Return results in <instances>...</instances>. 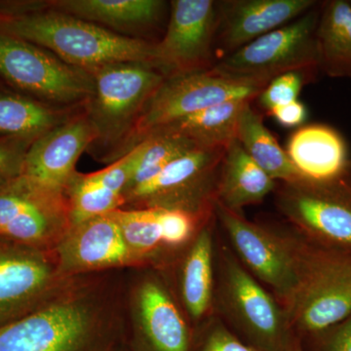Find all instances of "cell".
Wrapping results in <instances>:
<instances>
[{
	"label": "cell",
	"instance_id": "obj_8",
	"mask_svg": "<svg viewBox=\"0 0 351 351\" xmlns=\"http://www.w3.org/2000/svg\"><path fill=\"white\" fill-rule=\"evenodd\" d=\"M276 205L307 241L351 257V166L336 181L283 184Z\"/></svg>",
	"mask_w": 351,
	"mask_h": 351
},
{
	"label": "cell",
	"instance_id": "obj_1",
	"mask_svg": "<svg viewBox=\"0 0 351 351\" xmlns=\"http://www.w3.org/2000/svg\"><path fill=\"white\" fill-rule=\"evenodd\" d=\"M0 32L41 46L86 71L125 62L156 66L154 43L53 10L45 1H0Z\"/></svg>",
	"mask_w": 351,
	"mask_h": 351
},
{
	"label": "cell",
	"instance_id": "obj_16",
	"mask_svg": "<svg viewBox=\"0 0 351 351\" xmlns=\"http://www.w3.org/2000/svg\"><path fill=\"white\" fill-rule=\"evenodd\" d=\"M60 269L71 277L137 265L112 213L75 223L55 247Z\"/></svg>",
	"mask_w": 351,
	"mask_h": 351
},
{
	"label": "cell",
	"instance_id": "obj_19",
	"mask_svg": "<svg viewBox=\"0 0 351 351\" xmlns=\"http://www.w3.org/2000/svg\"><path fill=\"white\" fill-rule=\"evenodd\" d=\"M286 152L307 181H336L343 178L351 166L343 136L322 124H311L295 130L289 138Z\"/></svg>",
	"mask_w": 351,
	"mask_h": 351
},
{
	"label": "cell",
	"instance_id": "obj_21",
	"mask_svg": "<svg viewBox=\"0 0 351 351\" xmlns=\"http://www.w3.org/2000/svg\"><path fill=\"white\" fill-rule=\"evenodd\" d=\"M138 317L154 351H189L186 322L171 295L156 281H147L138 294Z\"/></svg>",
	"mask_w": 351,
	"mask_h": 351
},
{
	"label": "cell",
	"instance_id": "obj_35",
	"mask_svg": "<svg viewBox=\"0 0 351 351\" xmlns=\"http://www.w3.org/2000/svg\"><path fill=\"white\" fill-rule=\"evenodd\" d=\"M287 351H302L301 346H298L295 343H291L289 346Z\"/></svg>",
	"mask_w": 351,
	"mask_h": 351
},
{
	"label": "cell",
	"instance_id": "obj_17",
	"mask_svg": "<svg viewBox=\"0 0 351 351\" xmlns=\"http://www.w3.org/2000/svg\"><path fill=\"white\" fill-rule=\"evenodd\" d=\"M314 0H225L218 2L216 41L226 56L293 22L316 6Z\"/></svg>",
	"mask_w": 351,
	"mask_h": 351
},
{
	"label": "cell",
	"instance_id": "obj_23",
	"mask_svg": "<svg viewBox=\"0 0 351 351\" xmlns=\"http://www.w3.org/2000/svg\"><path fill=\"white\" fill-rule=\"evenodd\" d=\"M84 107L50 105L0 82V138L43 135L68 121Z\"/></svg>",
	"mask_w": 351,
	"mask_h": 351
},
{
	"label": "cell",
	"instance_id": "obj_30",
	"mask_svg": "<svg viewBox=\"0 0 351 351\" xmlns=\"http://www.w3.org/2000/svg\"><path fill=\"white\" fill-rule=\"evenodd\" d=\"M39 136L0 138V189L24 173L25 157Z\"/></svg>",
	"mask_w": 351,
	"mask_h": 351
},
{
	"label": "cell",
	"instance_id": "obj_34",
	"mask_svg": "<svg viewBox=\"0 0 351 351\" xmlns=\"http://www.w3.org/2000/svg\"><path fill=\"white\" fill-rule=\"evenodd\" d=\"M286 128H295L302 125L307 119V110L304 104L299 100L287 105L279 106L267 112Z\"/></svg>",
	"mask_w": 351,
	"mask_h": 351
},
{
	"label": "cell",
	"instance_id": "obj_33",
	"mask_svg": "<svg viewBox=\"0 0 351 351\" xmlns=\"http://www.w3.org/2000/svg\"><path fill=\"white\" fill-rule=\"evenodd\" d=\"M317 337L321 339L322 351H351V315Z\"/></svg>",
	"mask_w": 351,
	"mask_h": 351
},
{
	"label": "cell",
	"instance_id": "obj_14",
	"mask_svg": "<svg viewBox=\"0 0 351 351\" xmlns=\"http://www.w3.org/2000/svg\"><path fill=\"white\" fill-rule=\"evenodd\" d=\"M162 40L154 43V64L165 76L206 71L219 25L218 2L174 0Z\"/></svg>",
	"mask_w": 351,
	"mask_h": 351
},
{
	"label": "cell",
	"instance_id": "obj_26",
	"mask_svg": "<svg viewBox=\"0 0 351 351\" xmlns=\"http://www.w3.org/2000/svg\"><path fill=\"white\" fill-rule=\"evenodd\" d=\"M209 225L195 235L182 265V302L191 318L203 319L214 301V245Z\"/></svg>",
	"mask_w": 351,
	"mask_h": 351
},
{
	"label": "cell",
	"instance_id": "obj_18",
	"mask_svg": "<svg viewBox=\"0 0 351 351\" xmlns=\"http://www.w3.org/2000/svg\"><path fill=\"white\" fill-rule=\"evenodd\" d=\"M140 152L137 145L105 169L90 174L75 173L64 191L73 225L124 206V195Z\"/></svg>",
	"mask_w": 351,
	"mask_h": 351
},
{
	"label": "cell",
	"instance_id": "obj_9",
	"mask_svg": "<svg viewBox=\"0 0 351 351\" xmlns=\"http://www.w3.org/2000/svg\"><path fill=\"white\" fill-rule=\"evenodd\" d=\"M218 304L228 319L258 351H287L292 343L287 313L257 278L225 249L219 260Z\"/></svg>",
	"mask_w": 351,
	"mask_h": 351
},
{
	"label": "cell",
	"instance_id": "obj_24",
	"mask_svg": "<svg viewBox=\"0 0 351 351\" xmlns=\"http://www.w3.org/2000/svg\"><path fill=\"white\" fill-rule=\"evenodd\" d=\"M317 68L330 77L351 78V4L325 2L316 29Z\"/></svg>",
	"mask_w": 351,
	"mask_h": 351
},
{
	"label": "cell",
	"instance_id": "obj_13",
	"mask_svg": "<svg viewBox=\"0 0 351 351\" xmlns=\"http://www.w3.org/2000/svg\"><path fill=\"white\" fill-rule=\"evenodd\" d=\"M54 250L0 237V327L24 317L71 282Z\"/></svg>",
	"mask_w": 351,
	"mask_h": 351
},
{
	"label": "cell",
	"instance_id": "obj_4",
	"mask_svg": "<svg viewBox=\"0 0 351 351\" xmlns=\"http://www.w3.org/2000/svg\"><path fill=\"white\" fill-rule=\"evenodd\" d=\"M215 215L237 258L260 282L267 284L287 313L301 286L311 243L252 223L216 203Z\"/></svg>",
	"mask_w": 351,
	"mask_h": 351
},
{
	"label": "cell",
	"instance_id": "obj_22",
	"mask_svg": "<svg viewBox=\"0 0 351 351\" xmlns=\"http://www.w3.org/2000/svg\"><path fill=\"white\" fill-rule=\"evenodd\" d=\"M46 6L101 27L134 31L156 24L165 2L160 0H51Z\"/></svg>",
	"mask_w": 351,
	"mask_h": 351
},
{
	"label": "cell",
	"instance_id": "obj_3",
	"mask_svg": "<svg viewBox=\"0 0 351 351\" xmlns=\"http://www.w3.org/2000/svg\"><path fill=\"white\" fill-rule=\"evenodd\" d=\"M94 91L85 104L96 141L89 149L104 152L110 163L119 152L136 125L145 104L165 80L154 64L125 62L90 69Z\"/></svg>",
	"mask_w": 351,
	"mask_h": 351
},
{
	"label": "cell",
	"instance_id": "obj_15",
	"mask_svg": "<svg viewBox=\"0 0 351 351\" xmlns=\"http://www.w3.org/2000/svg\"><path fill=\"white\" fill-rule=\"evenodd\" d=\"M96 141L85 107L68 121L39 136L25 157L23 176L55 191H66L76 163Z\"/></svg>",
	"mask_w": 351,
	"mask_h": 351
},
{
	"label": "cell",
	"instance_id": "obj_25",
	"mask_svg": "<svg viewBox=\"0 0 351 351\" xmlns=\"http://www.w3.org/2000/svg\"><path fill=\"white\" fill-rule=\"evenodd\" d=\"M237 138L248 156L274 181L287 184L306 180L265 126L263 115L251 107V101L240 112Z\"/></svg>",
	"mask_w": 351,
	"mask_h": 351
},
{
	"label": "cell",
	"instance_id": "obj_27",
	"mask_svg": "<svg viewBox=\"0 0 351 351\" xmlns=\"http://www.w3.org/2000/svg\"><path fill=\"white\" fill-rule=\"evenodd\" d=\"M252 101H232L176 120L152 134H173L193 141L201 147H226L237 138L242 108Z\"/></svg>",
	"mask_w": 351,
	"mask_h": 351
},
{
	"label": "cell",
	"instance_id": "obj_6",
	"mask_svg": "<svg viewBox=\"0 0 351 351\" xmlns=\"http://www.w3.org/2000/svg\"><path fill=\"white\" fill-rule=\"evenodd\" d=\"M0 82L36 100L73 108L94 91L91 73L36 44L0 32Z\"/></svg>",
	"mask_w": 351,
	"mask_h": 351
},
{
	"label": "cell",
	"instance_id": "obj_11",
	"mask_svg": "<svg viewBox=\"0 0 351 351\" xmlns=\"http://www.w3.org/2000/svg\"><path fill=\"white\" fill-rule=\"evenodd\" d=\"M351 315V257L311 243L301 286L287 316L290 327L319 336Z\"/></svg>",
	"mask_w": 351,
	"mask_h": 351
},
{
	"label": "cell",
	"instance_id": "obj_32",
	"mask_svg": "<svg viewBox=\"0 0 351 351\" xmlns=\"http://www.w3.org/2000/svg\"><path fill=\"white\" fill-rule=\"evenodd\" d=\"M203 351H258L254 346L242 343L232 332L221 324L210 331Z\"/></svg>",
	"mask_w": 351,
	"mask_h": 351
},
{
	"label": "cell",
	"instance_id": "obj_7",
	"mask_svg": "<svg viewBox=\"0 0 351 351\" xmlns=\"http://www.w3.org/2000/svg\"><path fill=\"white\" fill-rule=\"evenodd\" d=\"M226 147H199L178 157L152 179L127 191L124 206L182 210L211 218Z\"/></svg>",
	"mask_w": 351,
	"mask_h": 351
},
{
	"label": "cell",
	"instance_id": "obj_10",
	"mask_svg": "<svg viewBox=\"0 0 351 351\" xmlns=\"http://www.w3.org/2000/svg\"><path fill=\"white\" fill-rule=\"evenodd\" d=\"M320 10L313 9L226 55L212 69L230 77L270 82L291 71L317 68L316 29Z\"/></svg>",
	"mask_w": 351,
	"mask_h": 351
},
{
	"label": "cell",
	"instance_id": "obj_5",
	"mask_svg": "<svg viewBox=\"0 0 351 351\" xmlns=\"http://www.w3.org/2000/svg\"><path fill=\"white\" fill-rule=\"evenodd\" d=\"M269 82L244 80L213 69L166 76L147 101L136 125L119 152H130L152 132L205 108L232 101L258 98Z\"/></svg>",
	"mask_w": 351,
	"mask_h": 351
},
{
	"label": "cell",
	"instance_id": "obj_20",
	"mask_svg": "<svg viewBox=\"0 0 351 351\" xmlns=\"http://www.w3.org/2000/svg\"><path fill=\"white\" fill-rule=\"evenodd\" d=\"M276 182L248 156L237 138L226 149L217 184L216 203L240 213L262 202L276 189Z\"/></svg>",
	"mask_w": 351,
	"mask_h": 351
},
{
	"label": "cell",
	"instance_id": "obj_2",
	"mask_svg": "<svg viewBox=\"0 0 351 351\" xmlns=\"http://www.w3.org/2000/svg\"><path fill=\"white\" fill-rule=\"evenodd\" d=\"M115 321L108 301L69 282L36 311L0 327V351H101Z\"/></svg>",
	"mask_w": 351,
	"mask_h": 351
},
{
	"label": "cell",
	"instance_id": "obj_29",
	"mask_svg": "<svg viewBox=\"0 0 351 351\" xmlns=\"http://www.w3.org/2000/svg\"><path fill=\"white\" fill-rule=\"evenodd\" d=\"M138 145H141V152L126 193L152 179L178 157L199 147L193 141L182 136L161 133L152 134Z\"/></svg>",
	"mask_w": 351,
	"mask_h": 351
},
{
	"label": "cell",
	"instance_id": "obj_28",
	"mask_svg": "<svg viewBox=\"0 0 351 351\" xmlns=\"http://www.w3.org/2000/svg\"><path fill=\"white\" fill-rule=\"evenodd\" d=\"M129 251L137 263L145 262L164 246L158 209H121L112 212Z\"/></svg>",
	"mask_w": 351,
	"mask_h": 351
},
{
	"label": "cell",
	"instance_id": "obj_12",
	"mask_svg": "<svg viewBox=\"0 0 351 351\" xmlns=\"http://www.w3.org/2000/svg\"><path fill=\"white\" fill-rule=\"evenodd\" d=\"M71 210L64 191L21 176L0 189V237L54 250L69 232Z\"/></svg>",
	"mask_w": 351,
	"mask_h": 351
},
{
	"label": "cell",
	"instance_id": "obj_36",
	"mask_svg": "<svg viewBox=\"0 0 351 351\" xmlns=\"http://www.w3.org/2000/svg\"><path fill=\"white\" fill-rule=\"evenodd\" d=\"M350 4H351V1H350Z\"/></svg>",
	"mask_w": 351,
	"mask_h": 351
},
{
	"label": "cell",
	"instance_id": "obj_31",
	"mask_svg": "<svg viewBox=\"0 0 351 351\" xmlns=\"http://www.w3.org/2000/svg\"><path fill=\"white\" fill-rule=\"evenodd\" d=\"M304 71H291L276 76L258 97L262 107L269 112L274 108L298 101L304 86Z\"/></svg>",
	"mask_w": 351,
	"mask_h": 351
}]
</instances>
